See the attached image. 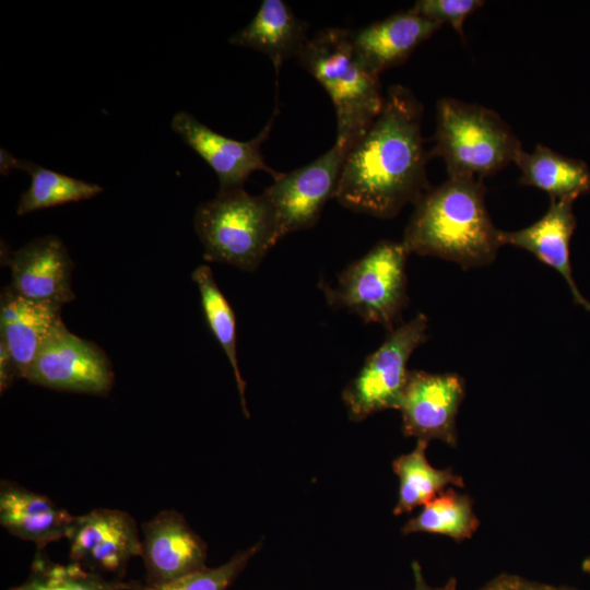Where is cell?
<instances>
[{
	"label": "cell",
	"instance_id": "obj_28",
	"mask_svg": "<svg viewBox=\"0 0 590 590\" xmlns=\"http://www.w3.org/2000/svg\"><path fill=\"white\" fill-rule=\"evenodd\" d=\"M480 590H577L570 587L553 586L528 580L518 575L500 574Z\"/></svg>",
	"mask_w": 590,
	"mask_h": 590
},
{
	"label": "cell",
	"instance_id": "obj_27",
	"mask_svg": "<svg viewBox=\"0 0 590 590\" xmlns=\"http://www.w3.org/2000/svg\"><path fill=\"white\" fill-rule=\"evenodd\" d=\"M483 4L482 0H418L412 10L440 24L448 23L463 36L464 21Z\"/></svg>",
	"mask_w": 590,
	"mask_h": 590
},
{
	"label": "cell",
	"instance_id": "obj_10",
	"mask_svg": "<svg viewBox=\"0 0 590 590\" xmlns=\"http://www.w3.org/2000/svg\"><path fill=\"white\" fill-rule=\"evenodd\" d=\"M68 541L70 562L104 577L122 579L129 562L142 555L137 522L120 509L96 508L75 516Z\"/></svg>",
	"mask_w": 590,
	"mask_h": 590
},
{
	"label": "cell",
	"instance_id": "obj_18",
	"mask_svg": "<svg viewBox=\"0 0 590 590\" xmlns=\"http://www.w3.org/2000/svg\"><path fill=\"white\" fill-rule=\"evenodd\" d=\"M74 518L48 496L12 481H1L0 524L10 534L35 543L37 550L68 539Z\"/></svg>",
	"mask_w": 590,
	"mask_h": 590
},
{
	"label": "cell",
	"instance_id": "obj_19",
	"mask_svg": "<svg viewBox=\"0 0 590 590\" xmlns=\"http://www.w3.org/2000/svg\"><path fill=\"white\" fill-rule=\"evenodd\" d=\"M308 24L282 0H263L253 19L229 43L258 50L273 63L276 74L284 61L298 57L306 43Z\"/></svg>",
	"mask_w": 590,
	"mask_h": 590
},
{
	"label": "cell",
	"instance_id": "obj_2",
	"mask_svg": "<svg viewBox=\"0 0 590 590\" xmlns=\"http://www.w3.org/2000/svg\"><path fill=\"white\" fill-rule=\"evenodd\" d=\"M485 187L476 177H448L414 204L402 243L421 256L458 263L463 269L489 266L503 246L485 205Z\"/></svg>",
	"mask_w": 590,
	"mask_h": 590
},
{
	"label": "cell",
	"instance_id": "obj_21",
	"mask_svg": "<svg viewBox=\"0 0 590 590\" xmlns=\"http://www.w3.org/2000/svg\"><path fill=\"white\" fill-rule=\"evenodd\" d=\"M515 164L520 169L521 185L543 190L551 199L576 200L590 191V170L583 162L565 157L542 144L532 152L522 150Z\"/></svg>",
	"mask_w": 590,
	"mask_h": 590
},
{
	"label": "cell",
	"instance_id": "obj_26",
	"mask_svg": "<svg viewBox=\"0 0 590 590\" xmlns=\"http://www.w3.org/2000/svg\"><path fill=\"white\" fill-rule=\"evenodd\" d=\"M262 541L237 552L228 562L217 567H204L162 585H139L137 590H226L249 560L260 551Z\"/></svg>",
	"mask_w": 590,
	"mask_h": 590
},
{
	"label": "cell",
	"instance_id": "obj_8",
	"mask_svg": "<svg viewBox=\"0 0 590 590\" xmlns=\"http://www.w3.org/2000/svg\"><path fill=\"white\" fill-rule=\"evenodd\" d=\"M25 380L58 391L107 396L115 376L106 353L60 321L42 345Z\"/></svg>",
	"mask_w": 590,
	"mask_h": 590
},
{
	"label": "cell",
	"instance_id": "obj_31",
	"mask_svg": "<svg viewBox=\"0 0 590 590\" xmlns=\"http://www.w3.org/2000/svg\"><path fill=\"white\" fill-rule=\"evenodd\" d=\"M582 571L590 574V556L586 557L581 563Z\"/></svg>",
	"mask_w": 590,
	"mask_h": 590
},
{
	"label": "cell",
	"instance_id": "obj_11",
	"mask_svg": "<svg viewBox=\"0 0 590 590\" xmlns=\"http://www.w3.org/2000/svg\"><path fill=\"white\" fill-rule=\"evenodd\" d=\"M464 393V381L457 374L411 370L398 409L403 434L456 447V417Z\"/></svg>",
	"mask_w": 590,
	"mask_h": 590
},
{
	"label": "cell",
	"instance_id": "obj_4",
	"mask_svg": "<svg viewBox=\"0 0 590 590\" xmlns=\"http://www.w3.org/2000/svg\"><path fill=\"white\" fill-rule=\"evenodd\" d=\"M429 156L441 157L448 177L491 176L522 151L511 128L494 110L444 97L436 106V131Z\"/></svg>",
	"mask_w": 590,
	"mask_h": 590
},
{
	"label": "cell",
	"instance_id": "obj_15",
	"mask_svg": "<svg viewBox=\"0 0 590 590\" xmlns=\"http://www.w3.org/2000/svg\"><path fill=\"white\" fill-rule=\"evenodd\" d=\"M442 24L422 16L412 10L397 12L385 20L357 30H351L353 49L371 73L404 62L422 43L436 33Z\"/></svg>",
	"mask_w": 590,
	"mask_h": 590
},
{
	"label": "cell",
	"instance_id": "obj_17",
	"mask_svg": "<svg viewBox=\"0 0 590 590\" xmlns=\"http://www.w3.org/2000/svg\"><path fill=\"white\" fill-rule=\"evenodd\" d=\"M62 306L27 299L7 286L0 299V341L17 378L25 379L47 337L61 320Z\"/></svg>",
	"mask_w": 590,
	"mask_h": 590
},
{
	"label": "cell",
	"instance_id": "obj_23",
	"mask_svg": "<svg viewBox=\"0 0 590 590\" xmlns=\"http://www.w3.org/2000/svg\"><path fill=\"white\" fill-rule=\"evenodd\" d=\"M479 526L472 498L447 488L425 504L418 515L403 526L402 533L440 534L460 542L471 539Z\"/></svg>",
	"mask_w": 590,
	"mask_h": 590
},
{
	"label": "cell",
	"instance_id": "obj_6",
	"mask_svg": "<svg viewBox=\"0 0 590 590\" xmlns=\"http://www.w3.org/2000/svg\"><path fill=\"white\" fill-rule=\"evenodd\" d=\"M409 253L402 241H379L341 272L337 286L322 285L328 304L392 331L402 323L408 304Z\"/></svg>",
	"mask_w": 590,
	"mask_h": 590
},
{
	"label": "cell",
	"instance_id": "obj_24",
	"mask_svg": "<svg viewBox=\"0 0 590 590\" xmlns=\"http://www.w3.org/2000/svg\"><path fill=\"white\" fill-rule=\"evenodd\" d=\"M37 550L27 578L10 590H137L140 582L108 578L76 563L52 562Z\"/></svg>",
	"mask_w": 590,
	"mask_h": 590
},
{
	"label": "cell",
	"instance_id": "obj_3",
	"mask_svg": "<svg viewBox=\"0 0 590 590\" xmlns=\"http://www.w3.org/2000/svg\"><path fill=\"white\" fill-rule=\"evenodd\" d=\"M350 32L340 27L321 30L297 57L298 64L330 96L337 115L335 143L349 152L374 122L385 99L379 76L357 58Z\"/></svg>",
	"mask_w": 590,
	"mask_h": 590
},
{
	"label": "cell",
	"instance_id": "obj_30",
	"mask_svg": "<svg viewBox=\"0 0 590 590\" xmlns=\"http://www.w3.org/2000/svg\"><path fill=\"white\" fill-rule=\"evenodd\" d=\"M412 571L414 577V590H457V579L451 577L444 586L434 588L430 587L424 576L421 565L417 560L412 563Z\"/></svg>",
	"mask_w": 590,
	"mask_h": 590
},
{
	"label": "cell",
	"instance_id": "obj_22",
	"mask_svg": "<svg viewBox=\"0 0 590 590\" xmlns=\"http://www.w3.org/2000/svg\"><path fill=\"white\" fill-rule=\"evenodd\" d=\"M427 447L428 441L417 440L411 452L399 456L392 462L393 472L399 479L398 502L393 509L396 516L424 506L448 485L464 487L463 479L451 468L436 469L429 464Z\"/></svg>",
	"mask_w": 590,
	"mask_h": 590
},
{
	"label": "cell",
	"instance_id": "obj_14",
	"mask_svg": "<svg viewBox=\"0 0 590 590\" xmlns=\"http://www.w3.org/2000/svg\"><path fill=\"white\" fill-rule=\"evenodd\" d=\"M10 287L37 302L63 306L75 296L71 287L73 262L62 240L54 235L35 238L5 256Z\"/></svg>",
	"mask_w": 590,
	"mask_h": 590
},
{
	"label": "cell",
	"instance_id": "obj_29",
	"mask_svg": "<svg viewBox=\"0 0 590 590\" xmlns=\"http://www.w3.org/2000/svg\"><path fill=\"white\" fill-rule=\"evenodd\" d=\"M17 378L13 359L5 344L0 341V392H5Z\"/></svg>",
	"mask_w": 590,
	"mask_h": 590
},
{
	"label": "cell",
	"instance_id": "obj_20",
	"mask_svg": "<svg viewBox=\"0 0 590 590\" xmlns=\"http://www.w3.org/2000/svg\"><path fill=\"white\" fill-rule=\"evenodd\" d=\"M1 174L21 169L31 176V185L19 200L16 214L57 206L68 202L91 199L103 191L97 184L87 182L68 175L45 168L31 161L19 160L1 149Z\"/></svg>",
	"mask_w": 590,
	"mask_h": 590
},
{
	"label": "cell",
	"instance_id": "obj_25",
	"mask_svg": "<svg viewBox=\"0 0 590 590\" xmlns=\"http://www.w3.org/2000/svg\"><path fill=\"white\" fill-rule=\"evenodd\" d=\"M191 279L199 290L201 306L208 326L225 352L233 368L240 396L243 412L246 417H249L245 399L246 382L241 377L237 361L236 321L234 311L219 288L210 267L206 264L198 266L193 270Z\"/></svg>",
	"mask_w": 590,
	"mask_h": 590
},
{
	"label": "cell",
	"instance_id": "obj_13",
	"mask_svg": "<svg viewBox=\"0 0 590 590\" xmlns=\"http://www.w3.org/2000/svg\"><path fill=\"white\" fill-rule=\"evenodd\" d=\"M141 529L144 583H166L205 567L206 544L180 512L160 511Z\"/></svg>",
	"mask_w": 590,
	"mask_h": 590
},
{
	"label": "cell",
	"instance_id": "obj_1",
	"mask_svg": "<svg viewBox=\"0 0 590 590\" xmlns=\"http://www.w3.org/2000/svg\"><path fill=\"white\" fill-rule=\"evenodd\" d=\"M422 118L423 105L408 87L387 90L380 113L343 164L334 196L342 206L391 219L432 188Z\"/></svg>",
	"mask_w": 590,
	"mask_h": 590
},
{
	"label": "cell",
	"instance_id": "obj_5",
	"mask_svg": "<svg viewBox=\"0 0 590 590\" xmlns=\"http://www.w3.org/2000/svg\"><path fill=\"white\" fill-rule=\"evenodd\" d=\"M193 223L204 260L244 271L256 270L281 239L267 198L249 194L244 187L219 190L197 208Z\"/></svg>",
	"mask_w": 590,
	"mask_h": 590
},
{
	"label": "cell",
	"instance_id": "obj_12",
	"mask_svg": "<svg viewBox=\"0 0 590 590\" xmlns=\"http://www.w3.org/2000/svg\"><path fill=\"white\" fill-rule=\"evenodd\" d=\"M273 118L249 141L222 135L187 111L175 114L170 128L214 170L220 184L219 190H227L244 187L253 172H266L273 180L282 175L267 165L261 153V144L269 137Z\"/></svg>",
	"mask_w": 590,
	"mask_h": 590
},
{
	"label": "cell",
	"instance_id": "obj_7",
	"mask_svg": "<svg viewBox=\"0 0 590 590\" xmlns=\"http://www.w3.org/2000/svg\"><path fill=\"white\" fill-rule=\"evenodd\" d=\"M428 319L417 314L389 332L342 393L351 420L358 422L388 409H399L408 381V361L427 340Z\"/></svg>",
	"mask_w": 590,
	"mask_h": 590
},
{
	"label": "cell",
	"instance_id": "obj_16",
	"mask_svg": "<svg viewBox=\"0 0 590 590\" xmlns=\"http://www.w3.org/2000/svg\"><path fill=\"white\" fill-rule=\"evenodd\" d=\"M573 199H551L545 214L531 225L515 232H502L503 245H512L532 253L539 261L556 270L566 281L577 304L590 311V302L574 280L569 244L577 222Z\"/></svg>",
	"mask_w": 590,
	"mask_h": 590
},
{
	"label": "cell",
	"instance_id": "obj_9",
	"mask_svg": "<svg viewBox=\"0 0 590 590\" xmlns=\"http://www.w3.org/2000/svg\"><path fill=\"white\" fill-rule=\"evenodd\" d=\"M349 150L334 143L311 163L282 175L262 194L272 206L280 237L312 227L334 198Z\"/></svg>",
	"mask_w": 590,
	"mask_h": 590
}]
</instances>
